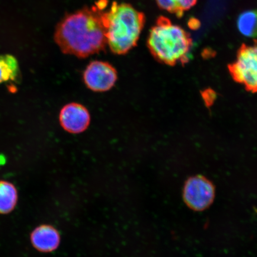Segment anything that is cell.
<instances>
[{
  "label": "cell",
  "instance_id": "1",
  "mask_svg": "<svg viewBox=\"0 0 257 257\" xmlns=\"http://www.w3.org/2000/svg\"><path fill=\"white\" fill-rule=\"evenodd\" d=\"M107 0L66 15L57 24L54 40L64 53L86 57L104 50L107 45L103 16Z\"/></svg>",
  "mask_w": 257,
  "mask_h": 257
},
{
  "label": "cell",
  "instance_id": "2",
  "mask_svg": "<svg viewBox=\"0 0 257 257\" xmlns=\"http://www.w3.org/2000/svg\"><path fill=\"white\" fill-rule=\"evenodd\" d=\"M107 45L121 55L136 46L146 24L144 13L130 4L113 2L103 16Z\"/></svg>",
  "mask_w": 257,
  "mask_h": 257
},
{
  "label": "cell",
  "instance_id": "3",
  "mask_svg": "<svg viewBox=\"0 0 257 257\" xmlns=\"http://www.w3.org/2000/svg\"><path fill=\"white\" fill-rule=\"evenodd\" d=\"M191 46L188 32L164 16L157 19L148 38V46L153 55L168 64L187 59Z\"/></svg>",
  "mask_w": 257,
  "mask_h": 257
},
{
  "label": "cell",
  "instance_id": "4",
  "mask_svg": "<svg viewBox=\"0 0 257 257\" xmlns=\"http://www.w3.org/2000/svg\"><path fill=\"white\" fill-rule=\"evenodd\" d=\"M230 70L237 81L251 91H257V43L240 48Z\"/></svg>",
  "mask_w": 257,
  "mask_h": 257
},
{
  "label": "cell",
  "instance_id": "5",
  "mask_svg": "<svg viewBox=\"0 0 257 257\" xmlns=\"http://www.w3.org/2000/svg\"><path fill=\"white\" fill-rule=\"evenodd\" d=\"M184 197L186 204L193 210H205L213 201L214 186L203 176L192 177L186 182Z\"/></svg>",
  "mask_w": 257,
  "mask_h": 257
},
{
  "label": "cell",
  "instance_id": "6",
  "mask_svg": "<svg viewBox=\"0 0 257 257\" xmlns=\"http://www.w3.org/2000/svg\"><path fill=\"white\" fill-rule=\"evenodd\" d=\"M117 78L116 70L111 64L95 61L90 63L83 73V79L87 87L95 92L110 89Z\"/></svg>",
  "mask_w": 257,
  "mask_h": 257
},
{
  "label": "cell",
  "instance_id": "7",
  "mask_svg": "<svg viewBox=\"0 0 257 257\" xmlns=\"http://www.w3.org/2000/svg\"><path fill=\"white\" fill-rule=\"evenodd\" d=\"M60 121L64 130L68 133L79 134L88 128L90 115L83 105L71 103L64 106L61 110Z\"/></svg>",
  "mask_w": 257,
  "mask_h": 257
},
{
  "label": "cell",
  "instance_id": "8",
  "mask_svg": "<svg viewBox=\"0 0 257 257\" xmlns=\"http://www.w3.org/2000/svg\"><path fill=\"white\" fill-rule=\"evenodd\" d=\"M31 240L35 249L43 252L54 251L60 243V235L56 228L50 225H41L32 232Z\"/></svg>",
  "mask_w": 257,
  "mask_h": 257
},
{
  "label": "cell",
  "instance_id": "9",
  "mask_svg": "<svg viewBox=\"0 0 257 257\" xmlns=\"http://www.w3.org/2000/svg\"><path fill=\"white\" fill-rule=\"evenodd\" d=\"M18 200V191L15 185L7 181H0V214L11 213L14 210Z\"/></svg>",
  "mask_w": 257,
  "mask_h": 257
},
{
  "label": "cell",
  "instance_id": "10",
  "mask_svg": "<svg viewBox=\"0 0 257 257\" xmlns=\"http://www.w3.org/2000/svg\"><path fill=\"white\" fill-rule=\"evenodd\" d=\"M19 66L17 59L11 54L0 55V84L14 81L19 75Z\"/></svg>",
  "mask_w": 257,
  "mask_h": 257
},
{
  "label": "cell",
  "instance_id": "11",
  "mask_svg": "<svg viewBox=\"0 0 257 257\" xmlns=\"http://www.w3.org/2000/svg\"><path fill=\"white\" fill-rule=\"evenodd\" d=\"M240 34L248 38L257 37V10L245 11L241 14L237 21Z\"/></svg>",
  "mask_w": 257,
  "mask_h": 257
},
{
  "label": "cell",
  "instance_id": "12",
  "mask_svg": "<svg viewBox=\"0 0 257 257\" xmlns=\"http://www.w3.org/2000/svg\"><path fill=\"white\" fill-rule=\"evenodd\" d=\"M159 7L164 11L181 18L186 11L196 5L197 0H156Z\"/></svg>",
  "mask_w": 257,
  "mask_h": 257
}]
</instances>
